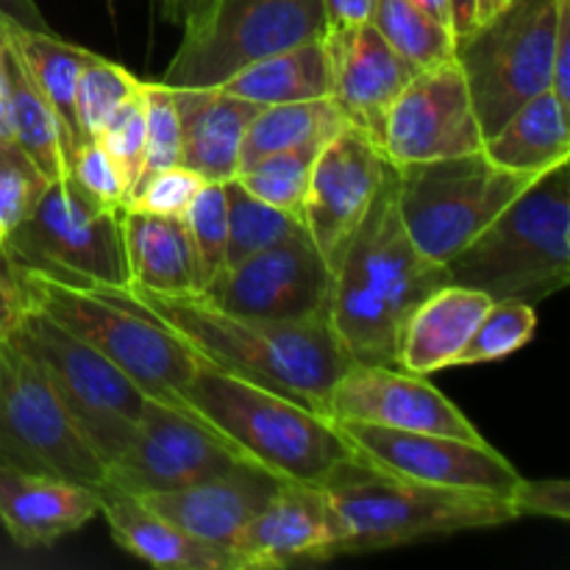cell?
Returning <instances> with one entry per match:
<instances>
[{
  "mask_svg": "<svg viewBox=\"0 0 570 570\" xmlns=\"http://www.w3.org/2000/svg\"><path fill=\"white\" fill-rule=\"evenodd\" d=\"M445 282L401 223L393 167L334 271L328 328L354 365L399 367L406 317Z\"/></svg>",
  "mask_w": 570,
  "mask_h": 570,
  "instance_id": "6da1fadb",
  "label": "cell"
},
{
  "mask_svg": "<svg viewBox=\"0 0 570 570\" xmlns=\"http://www.w3.org/2000/svg\"><path fill=\"white\" fill-rule=\"evenodd\" d=\"M117 289L187 340L204 360L298 399L326 415V399L351 365L328 323H282L248 317L212 304L206 295H161L137 287Z\"/></svg>",
  "mask_w": 570,
  "mask_h": 570,
  "instance_id": "7a4b0ae2",
  "label": "cell"
},
{
  "mask_svg": "<svg viewBox=\"0 0 570 570\" xmlns=\"http://www.w3.org/2000/svg\"><path fill=\"white\" fill-rule=\"evenodd\" d=\"M181 399L245 460L284 482L328 488L362 468L323 412L204 356Z\"/></svg>",
  "mask_w": 570,
  "mask_h": 570,
  "instance_id": "3957f363",
  "label": "cell"
},
{
  "mask_svg": "<svg viewBox=\"0 0 570 570\" xmlns=\"http://www.w3.org/2000/svg\"><path fill=\"white\" fill-rule=\"evenodd\" d=\"M449 284L493 301L538 304L570 282V161L534 178L484 232L445 262Z\"/></svg>",
  "mask_w": 570,
  "mask_h": 570,
  "instance_id": "277c9868",
  "label": "cell"
},
{
  "mask_svg": "<svg viewBox=\"0 0 570 570\" xmlns=\"http://www.w3.org/2000/svg\"><path fill=\"white\" fill-rule=\"evenodd\" d=\"M20 282L28 304L100 351L148 399L189 410L181 395L198 371L200 354L173 328L117 289L76 287L28 267H20Z\"/></svg>",
  "mask_w": 570,
  "mask_h": 570,
  "instance_id": "5b68a950",
  "label": "cell"
},
{
  "mask_svg": "<svg viewBox=\"0 0 570 570\" xmlns=\"http://www.w3.org/2000/svg\"><path fill=\"white\" fill-rule=\"evenodd\" d=\"M323 493L343 532V554L399 549L518 521L507 495L382 476L365 465Z\"/></svg>",
  "mask_w": 570,
  "mask_h": 570,
  "instance_id": "8992f818",
  "label": "cell"
},
{
  "mask_svg": "<svg viewBox=\"0 0 570 570\" xmlns=\"http://www.w3.org/2000/svg\"><path fill=\"white\" fill-rule=\"evenodd\" d=\"M540 176L507 170L484 150L395 167V204L412 243L429 259L460 254Z\"/></svg>",
  "mask_w": 570,
  "mask_h": 570,
  "instance_id": "52a82bcc",
  "label": "cell"
},
{
  "mask_svg": "<svg viewBox=\"0 0 570 570\" xmlns=\"http://www.w3.org/2000/svg\"><path fill=\"white\" fill-rule=\"evenodd\" d=\"M161 81L220 87L245 65L326 33L323 0H195Z\"/></svg>",
  "mask_w": 570,
  "mask_h": 570,
  "instance_id": "ba28073f",
  "label": "cell"
},
{
  "mask_svg": "<svg viewBox=\"0 0 570 570\" xmlns=\"http://www.w3.org/2000/svg\"><path fill=\"white\" fill-rule=\"evenodd\" d=\"M6 340L37 360L76 426L109 465L142 421L148 395L139 384L31 304Z\"/></svg>",
  "mask_w": 570,
  "mask_h": 570,
  "instance_id": "9c48e42d",
  "label": "cell"
},
{
  "mask_svg": "<svg viewBox=\"0 0 570 570\" xmlns=\"http://www.w3.org/2000/svg\"><path fill=\"white\" fill-rule=\"evenodd\" d=\"M557 17L560 0H510L456 42L454 59L471 89L484 137L551 89Z\"/></svg>",
  "mask_w": 570,
  "mask_h": 570,
  "instance_id": "30bf717a",
  "label": "cell"
},
{
  "mask_svg": "<svg viewBox=\"0 0 570 570\" xmlns=\"http://www.w3.org/2000/svg\"><path fill=\"white\" fill-rule=\"evenodd\" d=\"M120 212L100 206L70 176H61L0 245L20 267L59 282L87 289L122 287L128 271Z\"/></svg>",
  "mask_w": 570,
  "mask_h": 570,
  "instance_id": "8fae6325",
  "label": "cell"
},
{
  "mask_svg": "<svg viewBox=\"0 0 570 570\" xmlns=\"http://www.w3.org/2000/svg\"><path fill=\"white\" fill-rule=\"evenodd\" d=\"M0 462L98 490L106 462L56 395L33 356L0 343Z\"/></svg>",
  "mask_w": 570,
  "mask_h": 570,
  "instance_id": "7c38bea8",
  "label": "cell"
},
{
  "mask_svg": "<svg viewBox=\"0 0 570 570\" xmlns=\"http://www.w3.org/2000/svg\"><path fill=\"white\" fill-rule=\"evenodd\" d=\"M356 460L373 473L410 482L438 484V488L482 490L507 495L521 482L510 460L488 440L454 438V434L401 432V429L373 426V423L332 421Z\"/></svg>",
  "mask_w": 570,
  "mask_h": 570,
  "instance_id": "4fadbf2b",
  "label": "cell"
},
{
  "mask_svg": "<svg viewBox=\"0 0 570 570\" xmlns=\"http://www.w3.org/2000/svg\"><path fill=\"white\" fill-rule=\"evenodd\" d=\"M243 462L248 460L193 410L148 399L134 438L106 465V482L131 495L170 493Z\"/></svg>",
  "mask_w": 570,
  "mask_h": 570,
  "instance_id": "5bb4252c",
  "label": "cell"
},
{
  "mask_svg": "<svg viewBox=\"0 0 570 570\" xmlns=\"http://www.w3.org/2000/svg\"><path fill=\"white\" fill-rule=\"evenodd\" d=\"M334 271L312 237H295L226 267L200 295L228 312L282 323H328Z\"/></svg>",
  "mask_w": 570,
  "mask_h": 570,
  "instance_id": "9a60e30c",
  "label": "cell"
},
{
  "mask_svg": "<svg viewBox=\"0 0 570 570\" xmlns=\"http://www.w3.org/2000/svg\"><path fill=\"white\" fill-rule=\"evenodd\" d=\"M484 134L456 59L417 70L390 109L382 150L393 167L482 150Z\"/></svg>",
  "mask_w": 570,
  "mask_h": 570,
  "instance_id": "2e32d148",
  "label": "cell"
},
{
  "mask_svg": "<svg viewBox=\"0 0 570 570\" xmlns=\"http://www.w3.org/2000/svg\"><path fill=\"white\" fill-rule=\"evenodd\" d=\"M390 170L384 150L354 126L340 128L317 154L301 220L332 271H337Z\"/></svg>",
  "mask_w": 570,
  "mask_h": 570,
  "instance_id": "e0dca14e",
  "label": "cell"
},
{
  "mask_svg": "<svg viewBox=\"0 0 570 570\" xmlns=\"http://www.w3.org/2000/svg\"><path fill=\"white\" fill-rule=\"evenodd\" d=\"M328 421L373 423L401 432L454 434L484 440L482 432L462 415L460 406L445 399L426 376L384 365L351 362L326 399Z\"/></svg>",
  "mask_w": 570,
  "mask_h": 570,
  "instance_id": "ac0fdd59",
  "label": "cell"
},
{
  "mask_svg": "<svg viewBox=\"0 0 570 570\" xmlns=\"http://www.w3.org/2000/svg\"><path fill=\"white\" fill-rule=\"evenodd\" d=\"M343 554V532L323 488L284 482L232 546L234 570H273Z\"/></svg>",
  "mask_w": 570,
  "mask_h": 570,
  "instance_id": "d6986e66",
  "label": "cell"
},
{
  "mask_svg": "<svg viewBox=\"0 0 570 570\" xmlns=\"http://www.w3.org/2000/svg\"><path fill=\"white\" fill-rule=\"evenodd\" d=\"M284 479L273 476L259 465H234L217 476L200 479L187 488L170 493L137 495L150 510L159 512L178 529L204 543L220 546L232 554V546L245 532L250 521L271 504L273 495L282 490Z\"/></svg>",
  "mask_w": 570,
  "mask_h": 570,
  "instance_id": "ffe728a7",
  "label": "cell"
},
{
  "mask_svg": "<svg viewBox=\"0 0 570 570\" xmlns=\"http://www.w3.org/2000/svg\"><path fill=\"white\" fill-rule=\"evenodd\" d=\"M332 53V98L345 122L360 128L382 148L384 122L401 89L415 76L410 65L384 42L373 22L345 33H323Z\"/></svg>",
  "mask_w": 570,
  "mask_h": 570,
  "instance_id": "44dd1931",
  "label": "cell"
},
{
  "mask_svg": "<svg viewBox=\"0 0 570 570\" xmlns=\"http://www.w3.org/2000/svg\"><path fill=\"white\" fill-rule=\"evenodd\" d=\"M98 515V490L0 462V527L20 549H45Z\"/></svg>",
  "mask_w": 570,
  "mask_h": 570,
  "instance_id": "7402d4cb",
  "label": "cell"
},
{
  "mask_svg": "<svg viewBox=\"0 0 570 570\" xmlns=\"http://www.w3.org/2000/svg\"><path fill=\"white\" fill-rule=\"evenodd\" d=\"M173 98L181 122V165L204 181L234 178L245 131L262 106L220 87H173Z\"/></svg>",
  "mask_w": 570,
  "mask_h": 570,
  "instance_id": "603a6c76",
  "label": "cell"
},
{
  "mask_svg": "<svg viewBox=\"0 0 570 570\" xmlns=\"http://www.w3.org/2000/svg\"><path fill=\"white\" fill-rule=\"evenodd\" d=\"M98 512L120 549L161 570H234V560L220 546L193 538L176 523L150 510L142 499L106 482L98 488Z\"/></svg>",
  "mask_w": 570,
  "mask_h": 570,
  "instance_id": "cb8c5ba5",
  "label": "cell"
},
{
  "mask_svg": "<svg viewBox=\"0 0 570 570\" xmlns=\"http://www.w3.org/2000/svg\"><path fill=\"white\" fill-rule=\"evenodd\" d=\"M0 33H3L9 50L22 65L26 76L31 78L33 87L39 89V95L53 109L61 128L65 167L70 170L72 156L81 148V142H87L76 109V83L78 72H81V67L87 65L92 53L53 37L42 26H28V22L17 20L11 11H0Z\"/></svg>",
  "mask_w": 570,
  "mask_h": 570,
  "instance_id": "d4e9b609",
  "label": "cell"
},
{
  "mask_svg": "<svg viewBox=\"0 0 570 570\" xmlns=\"http://www.w3.org/2000/svg\"><path fill=\"white\" fill-rule=\"evenodd\" d=\"M490 295L479 289L449 284L434 289L406 317L399 340L401 371L432 376V373L454 367L456 356L465 348L468 337L482 321L490 306Z\"/></svg>",
  "mask_w": 570,
  "mask_h": 570,
  "instance_id": "484cf974",
  "label": "cell"
},
{
  "mask_svg": "<svg viewBox=\"0 0 570 570\" xmlns=\"http://www.w3.org/2000/svg\"><path fill=\"white\" fill-rule=\"evenodd\" d=\"M120 226L128 287L161 295L200 293L198 267L181 217L156 215L126 204Z\"/></svg>",
  "mask_w": 570,
  "mask_h": 570,
  "instance_id": "4316f807",
  "label": "cell"
},
{
  "mask_svg": "<svg viewBox=\"0 0 570 570\" xmlns=\"http://www.w3.org/2000/svg\"><path fill=\"white\" fill-rule=\"evenodd\" d=\"M334 87V65L326 37L284 48L256 59L220 83L223 92L250 104H293V100L328 98Z\"/></svg>",
  "mask_w": 570,
  "mask_h": 570,
  "instance_id": "83f0119b",
  "label": "cell"
},
{
  "mask_svg": "<svg viewBox=\"0 0 570 570\" xmlns=\"http://www.w3.org/2000/svg\"><path fill=\"white\" fill-rule=\"evenodd\" d=\"M482 150L507 170L543 176L570 161V109L549 89L512 111L499 131L484 137Z\"/></svg>",
  "mask_w": 570,
  "mask_h": 570,
  "instance_id": "f1b7e54d",
  "label": "cell"
},
{
  "mask_svg": "<svg viewBox=\"0 0 570 570\" xmlns=\"http://www.w3.org/2000/svg\"><path fill=\"white\" fill-rule=\"evenodd\" d=\"M343 126H348L343 111L337 109L334 98L293 100V104L262 106L245 131L243 150H239V167H250L265 156L278 150L301 148L312 142H328Z\"/></svg>",
  "mask_w": 570,
  "mask_h": 570,
  "instance_id": "f546056e",
  "label": "cell"
},
{
  "mask_svg": "<svg viewBox=\"0 0 570 570\" xmlns=\"http://www.w3.org/2000/svg\"><path fill=\"white\" fill-rule=\"evenodd\" d=\"M9 48V45H6ZM9 83H11V139L37 161L39 170L56 181L67 176L65 150H61V128L48 100L39 95L31 78L26 76L17 56L9 50Z\"/></svg>",
  "mask_w": 570,
  "mask_h": 570,
  "instance_id": "4dcf8cb0",
  "label": "cell"
},
{
  "mask_svg": "<svg viewBox=\"0 0 570 570\" xmlns=\"http://www.w3.org/2000/svg\"><path fill=\"white\" fill-rule=\"evenodd\" d=\"M371 22L415 72L454 59L451 28L406 0H376Z\"/></svg>",
  "mask_w": 570,
  "mask_h": 570,
  "instance_id": "1f68e13d",
  "label": "cell"
},
{
  "mask_svg": "<svg viewBox=\"0 0 570 570\" xmlns=\"http://www.w3.org/2000/svg\"><path fill=\"white\" fill-rule=\"evenodd\" d=\"M226 212H228V239H226V267L239 265L259 250L273 248L284 239L304 232V220L289 212L276 209L265 200L254 198L234 178L226 181Z\"/></svg>",
  "mask_w": 570,
  "mask_h": 570,
  "instance_id": "d6a6232c",
  "label": "cell"
},
{
  "mask_svg": "<svg viewBox=\"0 0 570 570\" xmlns=\"http://www.w3.org/2000/svg\"><path fill=\"white\" fill-rule=\"evenodd\" d=\"M326 142L301 145V148L278 150V154L265 156L250 167L234 173V181L248 189L254 198L276 206V209L289 212V215H304L306 189H309L312 167H315L317 154Z\"/></svg>",
  "mask_w": 570,
  "mask_h": 570,
  "instance_id": "836d02e7",
  "label": "cell"
},
{
  "mask_svg": "<svg viewBox=\"0 0 570 570\" xmlns=\"http://www.w3.org/2000/svg\"><path fill=\"white\" fill-rule=\"evenodd\" d=\"M187 226L189 245H193L195 267H198V287L204 293L226 271V239H228V212H226V181H204L193 204L181 215Z\"/></svg>",
  "mask_w": 570,
  "mask_h": 570,
  "instance_id": "e575fe53",
  "label": "cell"
},
{
  "mask_svg": "<svg viewBox=\"0 0 570 570\" xmlns=\"http://www.w3.org/2000/svg\"><path fill=\"white\" fill-rule=\"evenodd\" d=\"M534 332H538V315H534L532 304H523V301H490L482 321L476 323L465 348L456 356L454 367L504 360V356L515 354L523 345L532 343Z\"/></svg>",
  "mask_w": 570,
  "mask_h": 570,
  "instance_id": "d590c367",
  "label": "cell"
},
{
  "mask_svg": "<svg viewBox=\"0 0 570 570\" xmlns=\"http://www.w3.org/2000/svg\"><path fill=\"white\" fill-rule=\"evenodd\" d=\"M139 83L142 81L122 65H115V61L104 59V56H89L87 65L78 72L76 83V109L83 137L98 139L109 117L131 95L139 92Z\"/></svg>",
  "mask_w": 570,
  "mask_h": 570,
  "instance_id": "8d00e7d4",
  "label": "cell"
},
{
  "mask_svg": "<svg viewBox=\"0 0 570 570\" xmlns=\"http://www.w3.org/2000/svg\"><path fill=\"white\" fill-rule=\"evenodd\" d=\"M142 109L145 165L139 181L167 167L181 165V122H178L173 87H167L165 81H142Z\"/></svg>",
  "mask_w": 570,
  "mask_h": 570,
  "instance_id": "74e56055",
  "label": "cell"
},
{
  "mask_svg": "<svg viewBox=\"0 0 570 570\" xmlns=\"http://www.w3.org/2000/svg\"><path fill=\"white\" fill-rule=\"evenodd\" d=\"M50 178L11 137H0V232L20 226L48 189Z\"/></svg>",
  "mask_w": 570,
  "mask_h": 570,
  "instance_id": "f35d334b",
  "label": "cell"
},
{
  "mask_svg": "<svg viewBox=\"0 0 570 570\" xmlns=\"http://www.w3.org/2000/svg\"><path fill=\"white\" fill-rule=\"evenodd\" d=\"M95 142L106 150V156L111 159V165L120 173V181L126 187V198H131L134 187H137L139 176H142L145 165V109H142V83H139V92L131 95L115 115L109 117V122L104 126V131L98 134ZM128 204V200H126Z\"/></svg>",
  "mask_w": 570,
  "mask_h": 570,
  "instance_id": "ab89813d",
  "label": "cell"
},
{
  "mask_svg": "<svg viewBox=\"0 0 570 570\" xmlns=\"http://www.w3.org/2000/svg\"><path fill=\"white\" fill-rule=\"evenodd\" d=\"M200 187H204V178L189 170V167H167V170L142 178L131 193V198H128V206L156 212V215L181 217Z\"/></svg>",
  "mask_w": 570,
  "mask_h": 570,
  "instance_id": "60d3db41",
  "label": "cell"
},
{
  "mask_svg": "<svg viewBox=\"0 0 570 570\" xmlns=\"http://www.w3.org/2000/svg\"><path fill=\"white\" fill-rule=\"evenodd\" d=\"M67 176L83 189L92 200H98L106 209H122L126 206V187L120 181V173L111 165V159L106 156V150L100 148L95 139L81 142V148L76 150L70 161V170Z\"/></svg>",
  "mask_w": 570,
  "mask_h": 570,
  "instance_id": "b9f144b4",
  "label": "cell"
},
{
  "mask_svg": "<svg viewBox=\"0 0 570 570\" xmlns=\"http://www.w3.org/2000/svg\"><path fill=\"white\" fill-rule=\"evenodd\" d=\"M510 504L518 518H557L570 521V484L566 479H521L512 490Z\"/></svg>",
  "mask_w": 570,
  "mask_h": 570,
  "instance_id": "7bdbcfd3",
  "label": "cell"
},
{
  "mask_svg": "<svg viewBox=\"0 0 570 570\" xmlns=\"http://www.w3.org/2000/svg\"><path fill=\"white\" fill-rule=\"evenodd\" d=\"M26 306L28 301L20 282V267H17V262L0 245V343L14 332L17 321L22 317Z\"/></svg>",
  "mask_w": 570,
  "mask_h": 570,
  "instance_id": "ee69618b",
  "label": "cell"
},
{
  "mask_svg": "<svg viewBox=\"0 0 570 570\" xmlns=\"http://www.w3.org/2000/svg\"><path fill=\"white\" fill-rule=\"evenodd\" d=\"M551 92L570 109V0H560L554 56H551Z\"/></svg>",
  "mask_w": 570,
  "mask_h": 570,
  "instance_id": "f6af8a7d",
  "label": "cell"
},
{
  "mask_svg": "<svg viewBox=\"0 0 570 570\" xmlns=\"http://www.w3.org/2000/svg\"><path fill=\"white\" fill-rule=\"evenodd\" d=\"M376 0H323L326 33H345L371 22Z\"/></svg>",
  "mask_w": 570,
  "mask_h": 570,
  "instance_id": "bcb514c9",
  "label": "cell"
},
{
  "mask_svg": "<svg viewBox=\"0 0 570 570\" xmlns=\"http://www.w3.org/2000/svg\"><path fill=\"white\" fill-rule=\"evenodd\" d=\"M0 137H11V83H9V48L0 37Z\"/></svg>",
  "mask_w": 570,
  "mask_h": 570,
  "instance_id": "7dc6e473",
  "label": "cell"
},
{
  "mask_svg": "<svg viewBox=\"0 0 570 570\" xmlns=\"http://www.w3.org/2000/svg\"><path fill=\"white\" fill-rule=\"evenodd\" d=\"M449 17L454 42H462L476 28V0H449Z\"/></svg>",
  "mask_w": 570,
  "mask_h": 570,
  "instance_id": "c3c4849f",
  "label": "cell"
},
{
  "mask_svg": "<svg viewBox=\"0 0 570 570\" xmlns=\"http://www.w3.org/2000/svg\"><path fill=\"white\" fill-rule=\"evenodd\" d=\"M406 3L417 6V9L429 11L432 17H438L440 22L451 28V17H449V0H406Z\"/></svg>",
  "mask_w": 570,
  "mask_h": 570,
  "instance_id": "681fc988",
  "label": "cell"
},
{
  "mask_svg": "<svg viewBox=\"0 0 570 570\" xmlns=\"http://www.w3.org/2000/svg\"><path fill=\"white\" fill-rule=\"evenodd\" d=\"M504 3H510V0H476V22L488 20V17L495 14Z\"/></svg>",
  "mask_w": 570,
  "mask_h": 570,
  "instance_id": "f907efd6",
  "label": "cell"
},
{
  "mask_svg": "<svg viewBox=\"0 0 570 570\" xmlns=\"http://www.w3.org/2000/svg\"><path fill=\"white\" fill-rule=\"evenodd\" d=\"M165 3H167V14H173L176 20H181V17L187 14V9L195 3V0H165Z\"/></svg>",
  "mask_w": 570,
  "mask_h": 570,
  "instance_id": "816d5d0a",
  "label": "cell"
},
{
  "mask_svg": "<svg viewBox=\"0 0 570 570\" xmlns=\"http://www.w3.org/2000/svg\"><path fill=\"white\" fill-rule=\"evenodd\" d=\"M0 239H3V232H0Z\"/></svg>",
  "mask_w": 570,
  "mask_h": 570,
  "instance_id": "f5cc1de1",
  "label": "cell"
}]
</instances>
